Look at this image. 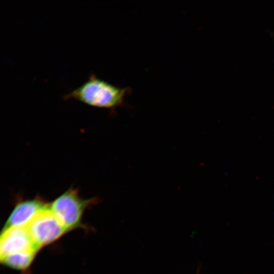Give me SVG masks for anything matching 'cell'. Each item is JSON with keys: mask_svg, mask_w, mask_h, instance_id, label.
Wrapping results in <instances>:
<instances>
[{"mask_svg": "<svg viewBox=\"0 0 274 274\" xmlns=\"http://www.w3.org/2000/svg\"><path fill=\"white\" fill-rule=\"evenodd\" d=\"M48 204L39 196L20 200L13 209L4 228L27 226L33 218Z\"/></svg>", "mask_w": 274, "mask_h": 274, "instance_id": "5", "label": "cell"}, {"mask_svg": "<svg viewBox=\"0 0 274 274\" xmlns=\"http://www.w3.org/2000/svg\"><path fill=\"white\" fill-rule=\"evenodd\" d=\"M26 227L33 243L39 250L67 232L50 209L49 203L33 218Z\"/></svg>", "mask_w": 274, "mask_h": 274, "instance_id": "3", "label": "cell"}, {"mask_svg": "<svg viewBox=\"0 0 274 274\" xmlns=\"http://www.w3.org/2000/svg\"><path fill=\"white\" fill-rule=\"evenodd\" d=\"M96 200L94 198H82L77 189L71 187L49 203V208L69 231L82 226L84 212Z\"/></svg>", "mask_w": 274, "mask_h": 274, "instance_id": "2", "label": "cell"}, {"mask_svg": "<svg viewBox=\"0 0 274 274\" xmlns=\"http://www.w3.org/2000/svg\"><path fill=\"white\" fill-rule=\"evenodd\" d=\"M128 90L126 88L111 84L91 73L84 83L63 98L66 100L73 99L94 107L112 109L123 104Z\"/></svg>", "mask_w": 274, "mask_h": 274, "instance_id": "1", "label": "cell"}, {"mask_svg": "<svg viewBox=\"0 0 274 274\" xmlns=\"http://www.w3.org/2000/svg\"><path fill=\"white\" fill-rule=\"evenodd\" d=\"M37 252L31 250L13 253L1 258V261L8 267L24 270L30 266Z\"/></svg>", "mask_w": 274, "mask_h": 274, "instance_id": "6", "label": "cell"}, {"mask_svg": "<svg viewBox=\"0 0 274 274\" xmlns=\"http://www.w3.org/2000/svg\"><path fill=\"white\" fill-rule=\"evenodd\" d=\"M39 250L36 247L26 226L3 228L0 238V258L13 253Z\"/></svg>", "mask_w": 274, "mask_h": 274, "instance_id": "4", "label": "cell"}]
</instances>
